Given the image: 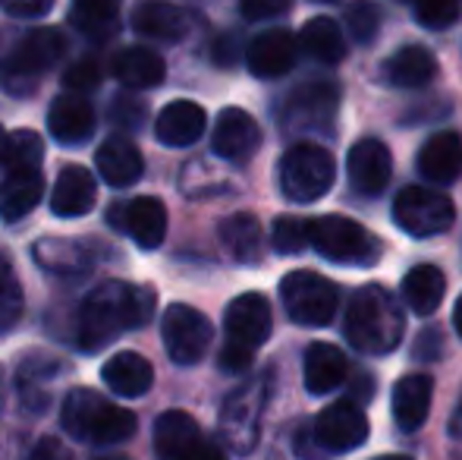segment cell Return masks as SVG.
<instances>
[{"mask_svg":"<svg viewBox=\"0 0 462 460\" xmlns=\"http://www.w3.org/2000/svg\"><path fill=\"white\" fill-rule=\"evenodd\" d=\"M154 315V290L126 281H107L82 300L79 347L95 353L123 332L148 325Z\"/></svg>","mask_w":462,"mask_h":460,"instance_id":"1","label":"cell"},{"mask_svg":"<svg viewBox=\"0 0 462 460\" xmlns=\"http://www.w3.org/2000/svg\"><path fill=\"white\" fill-rule=\"evenodd\" d=\"M406 322H402V309L393 300L390 290L381 284H365L349 296L346 306V341L359 353L383 356L390 350L400 347Z\"/></svg>","mask_w":462,"mask_h":460,"instance_id":"2","label":"cell"},{"mask_svg":"<svg viewBox=\"0 0 462 460\" xmlns=\"http://www.w3.org/2000/svg\"><path fill=\"white\" fill-rule=\"evenodd\" d=\"M60 426L73 438L88 445H120L135 436V419L133 410L110 404L92 388H76L67 394L60 407Z\"/></svg>","mask_w":462,"mask_h":460,"instance_id":"3","label":"cell"},{"mask_svg":"<svg viewBox=\"0 0 462 460\" xmlns=\"http://www.w3.org/2000/svg\"><path fill=\"white\" fill-rule=\"evenodd\" d=\"M337 180V161L315 142H299L280 161V190L290 202L305 205L328 196Z\"/></svg>","mask_w":462,"mask_h":460,"instance_id":"4","label":"cell"},{"mask_svg":"<svg viewBox=\"0 0 462 460\" xmlns=\"http://www.w3.org/2000/svg\"><path fill=\"white\" fill-rule=\"evenodd\" d=\"M280 300L286 306L296 325L324 328L334 322L337 306H340V290L330 277L318 275V271H290L280 281Z\"/></svg>","mask_w":462,"mask_h":460,"instance_id":"5","label":"cell"},{"mask_svg":"<svg viewBox=\"0 0 462 460\" xmlns=\"http://www.w3.org/2000/svg\"><path fill=\"white\" fill-rule=\"evenodd\" d=\"M67 51V38L57 29H32L13 44V51L6 54L4 70H0V86H6L10 92H29L35 86V80L51 70Z\"/></svg>","mask_w":462,"mask_h":460,"instance_id":"6","label":"cell"},{"mask_svg":"<svg viewBox=\"0 0 462 460\" xmlns=\"http://www.w3.org/2000/svg\"><path fill=\"white\" fill-rule=\"evenodd\" d=\"M309 246L337 265H374L377 239L359 221L343 215H321L309 221Z\"/></svg>","mask_w":462,"mask_h":460,"instance_id":"7","label":"cell"},{"mask_svg":"<svg viewBox=\"0 0 462 460\" xmlns=\"http://www.w3.org/2000/svg\"><path fill=\"white\" fill-rule=\"evenodd\" d=\"M393 221H396V228L406 230L409 237L428 239L453 228V221H457V205L440 190L406 186V190H400V196L393 199Z\"/></svg>","mask_w":462,"mask_h":460,"instance_id":"8","label":"cell"},{"mask_svg":"<svg viewBox=\"0 0 462 460\" xmlns=\"http://www.w3.org/2000/svg\"><path fill=\"white\" fill-rule=\"evenodd\" d=\"M154 451L161 460H226L220 445L201 436L199 423L183 410H167L154 423Z\"/></svg>","mask_w":462,"mask_h":460,"instance_id":"9","label":"cell"},{"mask_svg":"<svg viewBox=\"0 0 462 460\" xmlns=\"http://www.w3.org/2000/svg\"><path fill=\"white\" fill-rule=\"evenodd\" d=\"M211 322L205 313H199L195 306L177 303L164 313L161 322V338H164L167 356L180 366H195V362L205 356L208 344H211Z\"/></svg>","mask_w":462,"mask_h":460,"instance_id":"10","label":"cell"},{"mask_svg":"<svg viewBox=\"0 0 462 460\" xmlns=\"http://www.w3.org/2000/svg\"><path fill=\"white\" fill-rule=\"evenodd\" d=\"M337 108H340V89L334 82H305L296 92H290L283 105V127L309 133V129H330L337 120Z\"/></svg>","mask_w":462,"mask_h":460,"instance_id":"11","label":"cell"},{"mask_svg":"<svg viewBox=\"0 0 462 460\" xmlns=\"http://www.w3.org/2000/svg\"><path fill=\"white\" fill-rule=\"evenodd\" d=\"M107 221L120 233H126L139 249H158L167 233V209L161 199L139 196L129 202H114Z\"/></svg>","mask_w":462,"mask_h":460,"instance_id":"12","label":"cell"},{"mask_svg":"<svg viewBox=\"0 0 462 460\" xmlns=\"http://www.w3.org/2000/svg\"><path fill=\"white\" fill-rule=\"evenodd\" d=\"M368 438V417L356 400H337V404L324 407L315 419V442L324 451H356L362 448Z\"/></svg>","mask_w":462,"mask_h":460,"instance_id":"13","label":"cell"},{"mask_svg":"<svg viewBox=\"0 0 462 460\" xmlns=\"http://www.w3.org/2000/svg\"><path fill=\"white\" fill-rule=\"evenodd\" d=\"M224 328H226V344H236L255 353L271 338V328H274V315H271L268 300L262 294L236 296L226 306Z\"/></svg>","mask_w":462,"mask_h":460,"instance_id":"14","label":"cell"},{"mask_svg":"<svg viewBox=\"0 0 462 460\" xmlns=\"http://www.w3.org/2000/svg\"><path fill=\"white\" fill-rule=\"evenodd\" d=\"M268 379H258L255 385L239 388L233 398H226L224 417H220V429H224L226 442L236 451H249L258 438V419H262V404L268 394Z\"/></svg>","mask_w":462,"mask_h":460,"instance_id":"15","label":"cell"},{"mask_svg":"<svg viewBox=\"0 0 462 460\" xmlns=\"http://www.w3.org/2000/svg\"><path fill=\"white\" fill-rule=\"evenodd\" d=\"M262 146V127L255 123V117L243 108H224L217 114V123H214L211 133V148L214 155H220L224 161H233V164H243Z\"/></svg>","mask_w":462,"mask_h":460,"instance_id":"16","label":"cell"},{"mask_svg":"<svg viewBox=\"0 0 462 460\" xmlns=\"http://www.w3.org/2000/svg\"><path fill=\"white\" fill-rule=\"evenodd\" d=\"M346 174L349 183L359 196H377L387 190L390 174H393V161L381 139H362L349 148L346 155Z\"/></svg>","mask_w":462,"mask_h":460,"instance_id":"17","label":"cell"},{"mask_svg":"<svg viewBox=\"0 0 462 460\" xmlns=\"http://www.w3.org/2000/svg\"><path fill=\"white\" fill-rule=\"evenodd\" d=\"M296 57H299L296 38L286 29H268L252 38L249 51H245V67L258 80H277V76H286L296 67Z\"/></svg>","mask_w":462,"mask_h":460,"instance_id":"18","label":"cell"},{"mask_svg":"<svg viewBox=\"0 0 462 460\" xmlns=\"http://www.w3.org/2000/svg\"><path fill=\"white\" fill-rule=\"evenodd\" d=\"M419 174L428 183H453L462 174V136L453 129L434 133L425 146L419 148V161H415Z\"/></svg>","mask_w":462,"mask_h":460,"instance_id":"19","label":"cell"},{"mask_svg":"<svg viewBox=\"0 0 462 460\" xmlns=\"http://www.w3.org/2000/svg\"><path fill=\"white\" fill-rule=\"evenodd\" d=\"M97 183L95 177L79 164H69L60 171L54 183V196H51V211L57 218H82L95 209Z\"/></svg>","mask_w":462,"mask_h":460,"instance_id":"20","label":"cell"},{"mask_svg":"<svg viewBox=\"0 0 462 460\" xmlns=\"http://www.w3.org/2000/svg\"><path fill=\"white\" fill-rule=\"evenodd\" d=\"M205 123H208L205 108L195 105V101L180 99V101H171V105L158 114V120H154V136H158V142H164V146H171V148H186L201 139Z\"/></svg>","mask_w":462,"mask_h":460,"instance_id":"21","label":"cell"},{"mask_svg":"<svg viewBox=\"0 0 462 460\" xmlns=\"http://www.w3.org/2000/svg\"><path fill=\"white\" fill-rule=\"evenodd\" d=\"M48 129L63 146H79L95 133V111L82 95H60L48 111Z\"/></svg>","mask_w":462,"mask_h":460,"instance_id":"22","label":"cell"},{"mask_svg":"<svg viewBox=\"0 0 462 460\" xmlns=\"http://www.w3.org/2000/svg\"><path fill=\"white\" fill-rule=\"evenodd\" d=\"M434 381L428 375H402L393 388V419L402 432H419L431 413Z\"/></svg>","mask_w":462,"mask_h":460,"instance_id":"23","label":"cell"},{"mask_svg":"<svg viewBox=\"0 0 462 460\" xmlns=\"http://www.w3.org/2000/svg\"><path fill=\"white\" fill-rule=\"evenodd\" d=\"M346 372H349V362L340 347L318 341V344H311L305 350L302 375H305L309 394H330L334 388H340L343 381H346Z\"/></svg>","mask_w":462,"mask_h":460,"instance_id":"24","label":"cell"},{"mask_svg":"<svg viewBox=\"0 0 462 460\" xmlns=\"http://www.w3.org/2000/svg\"><path fill=\"white\" fill-rule=\"evenodd\" d=\"M438 76V57L421 44H406L383 61V80L396 89H421Z\"/></svg>","mask_w":462,"mask_h":460,"instance_id":"25","label":"cell"},{"mask_svg":"<svg viewBox=\"0 0 462 460\" xmlns=\"http://www.w3.org/2000/svg\"><path fill=\"white\" fill-rule=\"evenodd\" d=\"M101 379L107 381V388L120 398H142V394L152 388L154 381V369L135 350H123V353L110 356L101 369Z\"/></svg>","mask_w":462,"mask_h":460,"instance_id":"26","label":"cell"},{"mask_svg":"<svg viewBox=\"0 0 462 460\" xmlns=\"http://www.w3.org/2000/svg\"><path fill=\"white\" fill-rule=\"evenodd\" d=\"M95 161H97V171H101L104 183L116 186V190H120V186H133L135 180L142 177V171H145L142 152L129 139H123V136H114V139L104 142V146L97 148Z\"/></svg>","mask_w":462,"mask_h":460,"instance_id":"27","label":"cell"},{"mask_svg":"<svg viewBox=\"0 0 462 460\" xmlns=\"http://www.w3.org/2000/svg\"><path fill=\"white\" fill-rule=\"evenodd\" d=\"M133 29L158 42H180L189 32V13L167 0H142L133 10Z\"/></svg>","mask_w":462,"mask_h":460,"instance_id":"28","label":"cell"},{"mask_svg":"<svg viewBox=\"0 0 462 460\" xmlns=\"http://www.w3.org/2000/svg\"><path fill=\"white\" fill-rule=\"evenodd\" d=\"M42 196V171H6V177L0 180V218L4 221H23Z\"/></svg>","mask_w":462,"mask_h":460,"instance_id":"29","label":"cell"},{"mask_svg":"<svg viewBox=\"0 0 462 460\" xmlns=\"http://www.w3.org/2000/svg\"><path fill=\"white\" fill-rule=\"evenodd\" d=\"M110 70H114L116 80L129 89H154L164 82V73H167L164 57L154 54L152 48H142V44L123 48L120 54L114 57Z\"/></svg>","mask_w":462,"mask_h":460,"instance_id":"30","label":"cell"},{"mask_svg":"<svg viewBox=\"0 0 462 460\" xmlns=\"http://www.w3.org/2000/svg\"><path fill=\"white\" fill-rule=\"evenodd\" d=\"M444 294H447V277L438 265H415L402 277V300H406V306L415 315H431L444 303Z\"/></svg>","mask_w":462,"mask_h":460,"instance_id":"31","label":"cell"},{"mask_svg":"<svg viewBox=\"0 0 462 460\" xmlns=\"http://www.w3.org/2000/svg\"><path fill=\"white\" fill-rule=\"evenodd\" d=\"M220 243L226 246V252H230L239 265H255L264 249L262 224H258V218L245 215V211L224 218V221H220Z\"/></svg>","mask_w":462,"mask_h":460,"instance_id":"32","label":"cell"},{"mask_svg":"<svg viewBox=\"0 0 462 460\" xmlns=\"http://www.w3.org/2000/svg\"><path fill=\"white\" fill-rule=\"evenodd\" d=\"M299 44L305 48V54L315 57L318 63H328V67H337V63H343V57H346L343 29H340V23L330 16L309 19L302 35H299Z\"/></svg>","mask_w":462,"mask_h":460,"instance_id":"33","label":"cell"},{"mask_svg":"<svg viewBox=\"0 0 462 460\" xmlns=\"http://www.w3.org/2000/svg\"><path fill=\"white\" fill-rule=\"evenodd\" d=\"M35 262L54 275H82L92 268V258L73 239H42L35 246Z\"/></svg>","mask_w":462,"mask_h":460,"instance_id":"34","label":"cell"},{"mask_svg":"<svg viewBox=\"0 0 462 460\" xmlns=\"http://www.w3.org/2000/svg\"><path fill=\"white\" fill-rule=\"evenodd\" d=\"M44 158V142L32 129H16V133L4 136V148H0V164L6 171H38Z\"/></svg>","mask_w":462,"mask_h":460,"instance_id":"35","label":"cell"},{"mask_svg":"<svg viewBox=\"0 0 462 460\" xmlns=\"http://www.w3.org/2000/svg\"><path fill=\"white\" fill-rule=\"evenodd\" d=\"M123 0H73V23L86 35L104 38L114 32Z\"/></svg>","mask_w":462,"mask_h":460,"instance_id":"36","label":"cell"},{"mask_svg":"<svg viewBox=\"0 0 462 460\" xmlns=\"http://www.w3.org/2000/svg\"><path fill=\"white\" fill-rule=\"evenodd\" d=\"M343 25H346V32L356 42L368 44V42H374L377 29H381V10H377V4H371V0H356V4H349L346 10H343Z\"/></svg>","mask_w":462,"mask_h":460,"instance_id":"37","label":"cell"},{"mask_svg":"<svg viewBox=\"0 0 462 460\" xmlns=\"http://www.w3.org/2000/svg\"><path fill=\"white\" fill-rule=\"evenodd\" d=\"M271 246L280 256H296L309 246V221L296 215H280L271 228Z\"/></svg>","mask_w":462,"mask_h":460,"instance_id":"38","label":"cell"},{"mask_svg":"<svg viewBox=\"0 0 462 460\" xmlns=\"http://www.w3.org/2000/svg\"><path fill=\"white\" fill-rule=\"evenodd\" d=\"M23 313V290H19V277L13 265L0 256V332L13 325Z\"/></svg>","mask_w":462,"mask_h":460,"instance_id":"39","label":"cell"},{"mask_svg":"<svg viewBox=\"0 0 462 460\" xmlns=\"http://www.w3.org/2000/svg\"><path fill=\"white\" fill-rule=\"evenodd\" d=\"M415 4V19L425 29H450L459 23L462 16V0H412Z\"/></svg>","mask_w":462,"mask_h":460,"instance_id":"40","label":"cell"},{"mask_svg":"<svg viewBox=\"0 0 462 460\" xmlns=\"http://www.w3.org/2000/svg\"><path fill=\"white\" fill-rule=\"evenodd\" d=\"M292 0H239V13L249 23H264V19H277L290 13Z\"/></svg>","mask_w":462,"mask_h":460,"instance_id":"41","label":"cell"},{"mask_svg":"<svg viewBox=\"0 0 462 460\" xmlns=\"http://www.w3.org/2000/svg\"><path fill=\"white\" fill-rule=\"evenodd\" d=\"M97 80H101V73H97V67H95L92 61L73 63V67L63 73V82H67V89H69V92H76V95L97 89Z\"/></svg>","mask_w":462,"mask_h":460,"instance_id":"42","label":"cell"},{"mask_svg":"<svg viewBox=\"0 0 462 460\" xmlns=\"http://www.w3.org/2000/svg\"><path fill=\"white\" fill-rule=\"evenodd\" d=\"M0 6L16 19H38L44 13H51L54 0H0Z\"/></svg>","mask_w":462,"mask_h":460,"instance_id":"43","label":"cell"},{"mask_svg":"<svg viewBox=\"0 0 462 460\" xmlns=\"http://www.w3.org/2000/svg\"><path fill=\"white\" fill-rule=\"evenodd\" d=\"M217 362H220V369H224V372L243 375L245 369L252 366V350H243V347H236V344H224V350H220V356H217Z\"/></svg>","mask_w":462,"mask_h":460,"instance_id":"44","label":"cell"},{"mask_svg":"<svg viewBox=\"0 0 462 460\" xmlns=\"http://www.w3.org/2000/svg\"><path fill=\"white\" fill-rule=\"evenodd\" d=\"M32 460H73V455L67 451V445L57 442V438H42L32 451Z\"/></svg>","mask_w":462,"mask_h":460,"instance_id":"45","label":"cell"},{"mask_svg":"<svg viewBox=\"0 0 462 460\" xmlns=\"http://www.w3.org/2000/svg\"><path fill=\"white\" fill-rule=\"evenodd\" d=\"M415 356H421V360H438V356H440V334H438V328H428V332L421 334L419 341H415Z\"/></svg>","mask_w":462,"mask_h":460,"instance_id":"46","label":"cell"},{"mask_svg":"<svg viewBox=\"0 0 462 460\" xmlns=\"http://www.w3.org/2000/svg\"><path fill=\"white\" fill-rule=\"evenodd\" d=\"M214 61H217L220 67H233V63H236V42H233V38H220V42L214 44Z\"/></svg>","mask_w":462,"mask_h":460,"instance_id":"47","label":"cell"},{"mask_svg":"<svg viewBox=\"0 0 462 460\" xmlns=\"http://www.w3.org/2000/svg\"><path fill=\"white\" fill-rule=\"evenodd\" d=\"M453 328H457V334L462 338V294H459L457 306H453Z\"/></svg>","mask_w":462,"mask_h":460,"instance_id":"48","label":"cell"},{"mask_svg":"<svg viewBox=\"0 0 462 460\" xmlns=\"http://www.w3.org/2000/svg\"><path fill=\"white\" fill-rule=\"evenodd\" d=\"M374 460H412V457H406V455H383V457H374Z\"/></svg>","mask_w":462,"mask_h":460,"instance_id":"49","label":"cell"},{"mask_svg":"<svg viewBox=\"0 0 462 460\" xmlns=\"http://www.w3.org/2000/svg\"><path fill=\"white\" fill-rule=\"evenodd\" d=\"M95 460H129V457H123V455H104V457H95Z\"/></svg>","mask_w":462,"mask_h":460,"instance_id":"50","label":"cell"},{"mask_svg":"<svg viewBox=\"0 0 462 460\" xmlns=\"http://www.w3.org/2000/svg\"><path fill=\"white\" fill-rule=\"evenodd\" d=\"M0 148H4V127H0Z\"/></svg>","mask_w":462,"mask_h":460,"instance_id":"51","label":"cell"},{"mask_svg":"<svg viewBox=\"0 0 462 460\" xmlns=\"http://www.w3.org/2000/svg\"><path fill=\"white\" fill-rule=\"evenodd\" d=\"M318 4H337V0H318Z\"/></svg>","mask_w":462,"mask_h":460,"instance_id":"52","label":"cell"}]
</instances>
